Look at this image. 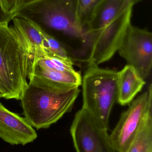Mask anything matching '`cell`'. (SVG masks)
<instances>
[{
  "label": "cell",
  "instance_id": "cell-1",
  "mask_svg": "<svg viewBox=\"0 0 152 152\" xmlns=\"http://www.w3.org/2000/svg\"><path fill=\"white\" fill-rule=\"evenodd\" d=\"M20 100L23 115L37 129L50 127L71 111L79 95V88L63 92L43 78L30 75Z\"/></svg>",
  "mask_w": 152,
  "mask_h": 152
},
{
  "label": "cell",
  "instance_id": "cell-2",
  "mask_svg": "<svg viewBox=\"0 0 152 152\" xmlns=\"http://www.w3.org/2000/svg\"><path fill=\"white\" fill-rule=\"evenodd\" d=\"M34 51L13 26L0 25V90L3 98L20 100L28 84Z\"/></svg>",
  "mask_w": 152,
  "mask_h": 152
},
{
  "label": "cell",
  "instance_id": "cell-3",
  "mask_svg": "<svg viewBox=\"0 0 152 152\" xmlns=\"http://www.w3.org/2000/svg\"><path fill=\"white\" fill-rule=\"evenodd\" d=\"M77 6V0H35L20 5L14 15L29 20L46 33L79 39L85 47L86 29L79 22Z\"/></svg>",
  "mask_w": 152,
  "mask_h": 152
},
{
  "label": "cell",
  "instance_id": "cell-4",
  "mask_svg": "<svg viewBox=\"0 0 152 152\" xmlns=\"http://www.w3.org/2000/svg\"><path fill=\"white\" fill-rule=\"evenodd\" d=\"M81 86L82 108L108 130L110 115L117 97V72L88 65Z\"/></svg>",
  "mask_w": 152,
  "mask_h": 152
},
{
  "label": "cell",
  "instance_id": "cell-5",
  "mask_svg": "<svg viewBox=\"0 0 152 152\" xmlns=\"http://www.w3.org/2000/svg\"><path fill=\"white\" fill-rule=\"evenodd\" d=\"M133 9H129L109 25L94 31H87L86 45L88 65L98 66L109 60L117 52L131 25Z\"/></svg>",
  "mask_w": 152,
  "mask_h": 152
},
{
  "label": "cell",
  "instance_id": "cell-6",
  "mask_svg": "<svg viewBox=\"0 0 152 152\" xmlns=\"http://www.w3.org/2000/svg\"><path fill=\"white\" fill-rule=\"evenodd\" d=\"M152 111V86L134 99L109 135L111 143L116 152H126L140 127Z\"/></svg>",
  "mask_w": 152,
  "mask_h": 152
},
{
  "label": "cell",
  "instance_id": "cell-7",
  "mask_svg": "<svg viewBox=\"0 0 152 152\" xmlns=\"http://www.w3.org/2000/svg\"><path fill=\"white\" fill-rule=\"evenodd\" d=\"M106 129L82 108L75 114L70 133L76 152H116Z\"/></svg>",
  "mask_w": 152,
  "mask_h": 152
},
{
  "label": "cell",
  "instance_id": "cell-8",
  "mask_svg": "<svg viewBox=\"0 0 152 152\" xmlns=\"http://www.w3.org/2000/svg\"><path fill=\"white\" fill-rule=\"evenodd\" d=\"M144 80L150 75L152 67V34L145 28L131 24L117 51Z\"/></svg>",
  "mask_w": 152,
  "mask_h": 152
},
{
  "label": "cell",
  "instance_id": "cell-9",
  "mask_svg": "<svg viewBox=\"0 0 152 152\" xmlns=\"http://www.w3.org/2000/svg\"><path fill=\"white\" fill-rule=\"evenodd\" d=\"M37 137L35 130L25 118L9 110L0 102V138L11 145H25Z\"/></svg>",
  "mask_w": 152,
  "mask_h": 152
},
{
  "label": "cell",
  "instance_id": "cell-10",
  "mask_svg": "<svg viewBox=\"0 0 152 152\" xmlns=\"http://www.w3.org/2000/svg\"><path fill=\"white\" fill-rule=\"evenodd\" d=\"M141 0H103L98 6L87 31H94L109 25Z\"/></svg>",
  "mask_w": 152,
  "mask_h": 152
},
{
  "label": "cell",
  "instance_id": "cell-11",
  "mask_svg": "<svg viewBox=\"0 0 152 152\" xmlns=\"http://www.w3.org/2000/svg\"><path fill=\"white\" fill-rule=\"evenodd\" d=\"M146 84L145 80L135 69L127 65L117 72V102L122 106L129 104Z\"/></svg>",
  "mask_w": 152,
  "mask_h": 152
},
{
  "label": "cell",
  "instance_id": "cell-12",
  "mask_svg": "<svg viewBox=\"0 0 152 152\" xmlns=\"http://www.w3.org/2000/svg\"><path fill=\"white\" fill-rule=\"evenodd\" d=\"M30 75L43 78L51 82L65 92L79 88L82 77L79 72H67L43 68L32 64Z\"/></svg>",
  "mask_w": 152,
  "mask_h": 152
},
{
  "label": "cell",
  "instance_id": "cell-13",
  "mask_svg": "<svg viewBox=\"0 0 152 152\" xmlns=\"http://www.w3.org/2000/svg\"><path fill=\"white\" fill-rule=\"evenodd\" d=\"M12 20L13 27L23 35L34 51L45 50L43 37L38 26L29 20L18 15H14Z\"/></svg>",
  "mask_w": 152,
  "mask_h": 152
},
{
  "label": "cell",
  "instance_id": "cell-14",
  "mask_svg": "<svg viewBox=\"0 0 152 152\" xmlns=\"http://www.w3.org/2000/svg\"><path fill=\"white\" fill-rule=\"evenodd\" d=\"M43 68L62 72L76 71L72 59L66 60L50 54L46 50L35 51L33 64Z\"/></svg>",
  "mask_w": 152,
  "mask_h": 152
},
{
  "label": "cell",
  "instance_id": "cell-15",
  "mask_svg": "<svg viewBox=\"0 0 152 152\" xmlns=\"http://www.w3.org/2000/svg\"><path fill=\"white\" fill-rule=\"evenodd\" d=\"M126 152H152V111L145 118Z\"/></svg>",
  "mask_w": 152,
  "mask_h": 152
},
{
  "label": "cell",
  "instance_id": "cell-16",
  "mask_svg": "<svg viewBox=\"0 0 152 152\" xmlns=\"http://www.w3.org/2000/svg\"><path fill=\"white\" fill-rule=\"evenodd\" d=\"M103 0H77V15L79 24L86 29L98 6Z\"/></svg>",
  "mask_w": 152,
  "mask_h": 152
},
{
  "label": "cell",
  "instance_id": "cell-17",
  "mask_svg": "<svg viewBox=\"0 0 152 152\" xmlns=\"http://www.w3.org/2000/svg\"><path fill=\"white\" fill-rule=\"evenodd\" d=\"M41 30L43 37L45 50L46 52L64 59H71L66 48L59 41L54 37L47 34L42 29Z\"/></svg>",
  "mask_w": 152,
  "mask_h": 152
},
{
  "label": "cell",
  "instance_id": "cell-18",
  "mask_svg": "<svg viewBox=\"0 0 152 152\" xmlns=\"http://www.w3.org/2000/svg\"><path fill=\"white\" fill-rule=\"evenodd\" d=\"M0 1L6 12L14 14L19 5L20 0H0Z\"/></svg>",
  "mask_w": 152,
  "mask_h": 152
},
{
  "label": "cell",
  "instance_id": "cell-19",
  "mask_svg": "<svg viewBox=\"0 0 152 152\" xmlns=\"http://www.w3.org/2000/svg\"><path fill=\"white\" fill-rule=\"evenodd\" d=\"M14 14L8 13L4 10L0 1V25H9Z\"/></svg>",
  "mask_w": 152,
  "mask_h": 152
},
{
  "label": "cell",
  "instance_id": "cell-20",
  "mask_svg": "<svg viewBox=\"0 0 152 152\" xmlns=\"http://www.w3.org/2000/svg\"><path fill=\"white\" fill-rule=\"evenodd\" d=\"M35 1V0H20L19 5V6L21 5V4L30 2L32 1Z\"/></svg>",
  "mask_w": 152,
  "mask_h": 152
},
{
  "label": "cell",
  "instance_id": "cell-21",
  "mask_svg": "<svg viewBox=\"0 0 152 152\" xmlns=\"http://www.w3.org/2000/svg\"><path fill=\"white\" fill-rule=\"evenodd\" d=\"M3 98V96L0 90V98Z\"/></svg>",
  "mask_w": 152,
  "mask_h": 152
}]
</instances>
